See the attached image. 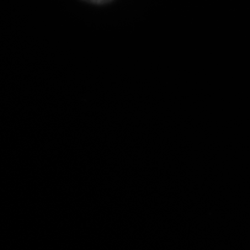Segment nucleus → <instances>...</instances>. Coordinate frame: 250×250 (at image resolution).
<instances>
[{
  "mask_svg": "<svg viewBox=\"0 0 250 250\" xmlns=\"http://www.w3.org/2000/svg\"><path fill=\"white\" fill-rule=\"evenodd\" d=\"M82 2L89 3V4L96 5V6H104L111 3L115 0H81Z\"/></svg>",
  "mask_w": 250,
  "mask_h": 250,
  "instance_id": "obj_1",
  "label": "nucleus"
}]
</instances>
